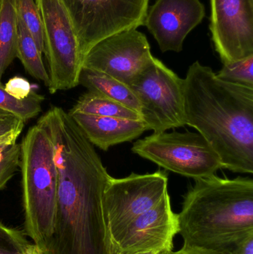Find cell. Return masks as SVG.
<instances>
[{"label":"cell","instance_id":"9","mask_svg":"<svg viewBox=\"0 0 253 254\" xmlns=\"http://www.w3.org/2000/svg\"><path fill=\"white\" fill-rule=\"evenodd\" d=\"M154 58L146 36L132 28L94 45L83 58V68L104 73L129 86Z\"/></svg>","mask_w":253,"mask_h":254},{"label":"cell","instance_id":"26","mask_svg":"<svg viewBox=\"0 0 253 254\" xmlns=\"http://www.w3.org/2000/svg\"><path fill=\"white\" fill-rule=\"evenodd\" d=\"M233 254H253V235L241 243L233 252Z\"/></svg>","mask_w":253,"mask_h":254},{"label":"cell","instance_id":"3","mask_svg":"<svg viewBox=\"0 0 253 254\" xmlns=\"http://www.w3.org/2000/svg\"><path fill=\"white\" fill-rule=\"evenodd\" d=\"M25 233L40 249L53 232L57 202L58 170L53 142L37 124L20 143Z\"/></svg>","mask_w":253,"mask_h":254},{"label":"cell","instance_id":"6","mask_svg":"<svg viewBox=\"0 0 253 254\" xmlns=\"http://www.w3.org/2000/svg\"><path fill=\"white\" fill-rule=\"evenodd\" d=\"M132 151L165 170L194 179L222 169L219 157L199 133H154L137 140Z\"/></svg>","mask_w":253,"mask_h":254},{"label":"cell","instance_id":"11","mask_svg":"<svg viewBox=\"0 0 253 254\" xmlns=\"http://www.w3.org/2000/svg\"><path fill=\"white\" fill-rule=\"evenodd\" d=\"M178 234V214L172 210L168 192L153 208L128 225L110 245V254L172 251Z\"/></svg>","mask_w":253,"mask_h":254},{"label":"cell","instance_id":"4","mask_svg":"<svg viewBox=\"0 0 253 254\" xmlns=\"http://www.w3.org/2000/svg\"><path fill=\"white\" fill-rule=\"evenodd\" d=\"M43 21L51 94L78 86L83 55L75 28L61 0H36Z\"/></svg>","mask_w":253,"mask_h":254},{"label":"cell","instance_id":"18","mask_svg":"<svg viewBox=\"0 0 253 254\" xmlns=\"http://www.w3.org/2000/svg\"><path fill=\"white\" fill-rule=\"evenodd\" d=\"M43 101L44 97L35 91L25 99H16L7 93L0 83V110L11 113L25 122L41 113Z\"/></svg>","mask_w":253,"mask_h":254},{"label":"cell","instance_id":"5","mask_svg":"<svg viewBox=\"0 0 253 254\" xmlns=\"http://www.w3.org/2000/svg\"><path fill=\"white\" fill-rule=\"evenodd\" d=\"M147 130L163 132L185 126L184 79L154 58L129 84Z\"/></svg>","mask_w":253,"mask_h":254},{"label":"cell","instance_id":"30","mask_svg":"<svg viewBox=\"0 0 253 254\" xmlns=\"http://www.w3.org/2000/svg\"><path fill=\"white\" fill-rule=\"evenodd\" d=\"M171 252H172V251H162V252H160V253L157 254H170Z\"/></svg>","mask_w":253,"mask_h":254},{"label":"cell","instance_id":"16","mask_svg":"<svg viewBox=\"0 0 253 254\" xmlns=\"http://www.w3.org/2000/svg\"><path fill=\"white\" fill-rule=\"evenodd\" d=\"M69 112L128 120H142L138 112L101 94L88 92L82 95Z\"/></svg>","mask_w":253,"mask_h":254},{"label":"cell","instance_id":"31","mask_svg":"<svg viewBox=\"0 0 253 254\" xmlns=\"http://www.w3.org/2000/svg\"><path fill=\"white\" fill-rule=\"evenodd\" d=\"M4 113H9L7 112L4 111V110H0V114H4Z\"/></svg>","mask_w":253,"mask_h":254},{"label":"cell","instance_id":"10","mask_svg":"<svg viewBox=\"0 0 253 254\" xmlns=\"http://www.w3.org/2000/svg\"><path fill=\"white\" fill-rule=\"evenodd\" d=\"M212 41L223 64L253 55V0H211Z\"/></svg>","mask_w":253,"mask_h":254},{"label":"cell","instance_id":"25","mask_svg":"<svg viewBox=\"0 0 253 254\" xmlns=\"http://www.w3.org/2000/svg\"><path fill=\"white\" fill-rule=\"evenodd\" d=\"M21 132H13L0 138V160L6 151L16 143L18 137Z\"/></svg>","mask_w":253,"mask_h":254},{"label":"cell","instance_id":"29","mask_svg":"<svg viewBox=\"0 0 253 254\" xmlns=\"http://www.w3.org/2000/svg\"><path fill=\"white\" fill-rule=\"evenodd\" d=\"M160 252H141V253L134 254H157L160 253Z\"/></svg>","mask_w":253,"mask_h":254},{"label":"cell","instance_id":"12","mask_svg":"<svg viewBox=\"0 0 253 254\" xmlns=\"http://www.w3.org/2000/svg\"><path fill=\"white\" fill-rule=\"evenodd\" d=\"M204 16L200 0H157L147 10L144 25L162 52H180L187 36Z\"/></svg>","mask_w":253,"mask_h":254},{"label":"cell","instance_id":"23","mask_svg":"<svg viewBox=\"0 0 253 254\" xmlns=\"http://www.w3.org/2000/svg\"><path fill=\"white\" fill-rule=\"evenodd\" d=\"M4 89L16 99L23 100L29 97L34 92L31 83L21 77H14L6 83Z\"/></svg>","mask_w":253,"mask_h":254},{"label":"cell","instance_id":"7","mask_svg":"<svg viewBox=\"0 0 253 254\" xmlns=\"http://www.w3.org/2000/svg\"><path fill=\"white\" fill-rule=\"evenodd\" d=\"M75 28L83 58L102 39L144 25L150 0H61Z\"/></svg>","mask_w":253,"mask_h":254},{"label":"cell","instance_id":"13","mask_svg":"<svg viewBox=\"0 0 253 254\" xmlns=\"http://www.w3.org/2000/svg\"><path fill=\"white\" fill-rule=\"evenodd\" d=\"M88 140L103 151L123 142L138 138L147 127L142 120L102 117L75 112L68 113Z\"/></svg>","mask_w":253,"mask_h":254},{"label":"cell","instance_id":"27","mask_svg":"<svg viewBox=\"0 0 253 254\" xmlns=\"http://www.w3.org/2000/svg\"><path fill=\"white\" fill-rule=\"evenodd\" d=\"M170 254H233L231 252H212V251L186 250L181 249L178 252H171Z\"/></svg>","mask_w":253,"mask_h":254},{"label":"cell","instance_id":"15","mask_svg":"<svg viewBox=\"0 0 253 254\" xmlns=\"http://www.w3.org/2000/svg\"><path fill=\"white\" fill-rule=\"evenodd\" d=\"M18 19L16 0H0V83L17 55Z\"/></svg>","mask_w":253,"mask_h":254},{"label":"cell","instance_id":"1","mask_svg":"<svg viewBox=\"0 0 253 254\" xmlns=\"http://www.w3.org/2000/svg\"><path fill=\"white\" fill-rule=\"evenodd\" d=\"M186 125L194 127L222 168L253 173V88L218 78L196 62L184 79Z\"/></svg>","mask_w":253,"mask_h":254},{"label":"cell","instance_id":"20","mask_svg":"<svg viewBox=\"0 0 253 254\" xmlns=\"http://www.w3.org/2000/svg\"><path fill=\"white\" fill-rule=\"evenodd\" d=\"M216 76L228 83L253 88V55L236 62L224 64Z\"/></svg>","mask_w":253,"mask_h":254},{"label":"cell","instance_id":"21","mask_svg":"<svg viewBox=\"0 0 253 254\" xmlns=\"http://www.w3.org/2000/svg\"><path fill=\"white\" fill-rule=\"evenodd\" d=\"M37 247L31 244L23 233L0 222V254H30Z\"/></svg>","mask_w":253,"mask_h":254},{"label":"cell","instance_id":"2","mask_svg":"<svg viewBox=\"0 0 253 254\" xmlns=\"http://www.w3.org/2000/svg\"><path fill=\"white\" fill-rule=\"evenodd\" d=\"M178 214L186 250L231 252L253 235V180L215 176L195 179Z\"/></svg>","mask_w":253,"mask_h":254},{"label":"cell","instance_id":"19","mask_svg":"<svg viewBox=\"0 0 253 254\" xmlns=\"http://www.w3.org/2000/svg\"><path fill=\"white\" fill-rule=\"evenodd\" d=\"M16 14L19 22L34 39L40 52H44L43 21L34 0H16Z\"/></svg>","mask_w":253,"mask_h":254},{"label":"cell","instance_id":"17","mask_svg":"<svg viewBox=\"0 0 253 254\" xmlns=\"http://www.w3.org/2000/svg\"><path fill=\"white\" fill-rule=\"evenodd\" d=\"M19 39H18L16 58L23 65L27 72L34 78L43 82L46 86L49 85V72L46 70L42 58V52L39 50L35 41L26 28L18 21Z\"/></svg>","mask_w":253,"mask_h":254},{"label":"cell","instance_id":"28","mask_svg":"<svg viewBox=\"0 0 253 254\" xmlns=\"http://www.w3.org/2000/svg\"><path fill=\"white\" fill-rule=\"evenodd\" d=\"M30 254H43V252H42L41 249L38 246H37L36 249Z\"/></svg>","mask_w":253,"mask_h":254},{"label":"cell","instance_id":"8","mask_svg":"<svg viewBox=\"0 0 253 254\" xmlns=\"http://www.w3.org/2000/svg\"><path fill=\"white\" fill-rule=\"evenodd\" d=\"M166 170L123 179L111 177L104 191V210L109 246L137 217L157 205L168 192Z\"/></svg>","mask_w":253,"mask_h":254},{"label":"cell","instance_id":"24","mask_svg":"<svg viewBox=\"0 0 253 254\" xmlns=\"http://www.w3.org/2000/svg\"><path fill=\"white\" fill-rule=\"evenodd\" d=\"M25 123L11 113L0 114V138L13 132H22Z\"/></svg>","mask_w":253,"mask_h":254},{"label":"cell","instance_id":"22","mask_svg":"<svg viewBox=\"0 0 253 254\" xmlns=\"http://www.w3.org/2000/svg\"><path fill=\"white\" fill-rule=\"evenodd\" d=\"M20 144L15 143L9 148L0 160V190L19 170Z\"/></svg>","mask_w":253,"mask_h":254},{"label":"cell","instance_id":"14","mask_svg":"<svg viewBox=\"0 0 253 254\" xmlns=\"http://www.w3.org/2000/svg\"><path fill=\"white\" fill-rule=\"evenodd\" d=\"M79 84L87 88L89 92L101 94L138 112L140 104L132 89L122 82L100 71L82 68Z\"/></svg>","mask_w":253,"mask_h":254}]
</instances>
